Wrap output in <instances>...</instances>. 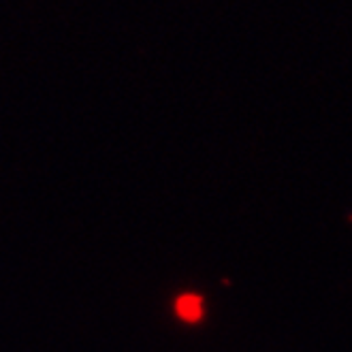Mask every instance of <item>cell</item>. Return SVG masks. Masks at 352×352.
Returning <instances> with one entry per match:
<instances>
[{
    "label": "cell",
    "instance_id": "obj_1",
    "mask_svg": "<svg viewBox=\"0 0 352 352\" xmlns=\"http://www.w3.org/2000/svg\"><path fill=\"white\" fill-rule=\"evenodd\" d=\"M177 314L184 318V320H199L201 314H203V305H201V299L195 297V295H186L177 301Z\"/></svg>",
    "mask_w": 352,
    "mask_h": 352
}]
</instances>
